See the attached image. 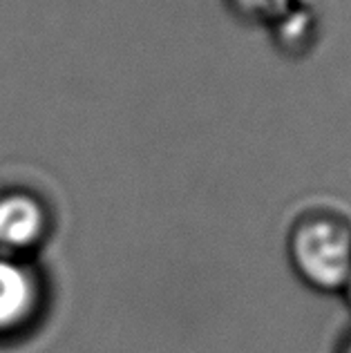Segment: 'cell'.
<instances>
[{"label":"cell","mask_w":351,"mask_h":353,"mask_svg":"<svg viewBox=\"0 0 351 353\" xmlns=\"http://www.w3.org/2000/svg\"><path fill=\"white\" fill-rule=\"evenodd\" d=\"M52 280L39 259L0 255V349L27 345L52 313Z\"/></svg>","instance_id":"obj_2"},{"label":"cell","mask_w":351,"mask_h":353,"mask_svg":"<svg viewBox=\"0 0 351 353\" xmlns=\"http://www.w3.org/2000/svg\"><path fill=\"white\" fill-rule=\"evenodd\" d=\"M345 300V304L351 309V275H349V282H347V286H345V291H343V295H340Z\"/></svg>","instance_id":"obj_5"},{"label":"cell","mask_w":351,"mask_h":353,"mask_svg":"<svg viewBox=\"0 0 351 353\" xmlns=\"http://www.w3.org/2000/svg\"><path fill=\"white\" fill-rule=\"evenodd\" d=\"M57 228L48 199L32 188L0 190V255L39 259Z\"/></svg>","instance_id":"obj_3"},{"label":"cell","mask_w":351,"mask_h":353,"mask_svg":"<svg viewBox=\"0 0 351 353\" xmlns=\"http://www.w3.org/2000/svg\"><path fill=\"white\" fill-rule=\"evenodd\" d=\"M334 353H351V327L340 336V340L336 342Z\"/></svg>","instance_id":"obj_4"},{"label":"cell","mask_w":351,"mask_h":353,"mask_svg":"<svg viewBox=\"0 0 351 353\" xmlns=\"http://www.w3.org/2000/svg\"><path fill=\"white\" fill-rule=\"evenodd\" d=\"M286 262L320 295H343L351 275V219L329 208L302 212L286 233Z\"/></svg>","instance_id":"obj_1"}]
</instances>
